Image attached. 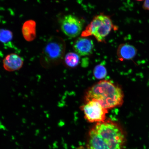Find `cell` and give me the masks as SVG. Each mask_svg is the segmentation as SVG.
<instances>
[{
  "mask_svg": "<svg viewBox=\"0 0 149 149\" xmlns=\"http://www.w3.org/2000/svg\"><path fill=\"white\" fill-rule=\"evenodd\" d=\"M126 135L120 124L111 120L97 123L89 130L87 149H124Z\"/></svg>",
  "mask_w": 149,
  "mask_h": 149,
  "instance_id": "cell-1",
  "label": "cell"
},
{
  "mask_svg": "<svg viewBox=\"0 0 149 149\" xmlns=\"http://www.w3.org/2000/svg\"><path fill=\"white\" fill-rule=\"evenodd\" d=\"M36 22L33 20H27L23 24L22 28V34L27 41H33L36 38Z\"/></svg>",
  "mask_w": 149,
  "mask_h": 149,
  "instance_id": "cell-10",
  "label": "cell"
},
{
  "mask_svg": "<svg viewBox=\"0 0 149 149\" xmlns=\"http://www.w3.org/2000/svg\"><path fill=\"white\" fill-rule=\"evenodd\" d=\"M136 1H144V0H136Z\"/></svg>",
  "mask_w": 149,
  "mask_h": 149,
  "instance_id": "cell-15",
  "label": "cell"
},
{
  "mask_svg": "<svg viewBox=\"0 0 149 149\" xmlns=\"http://www.w3.org/2000/svg\"><path fill=\"white\" fill-rule=\"evenodd\" d=\"M61 31L69 37H77L82 30L83 24L81 19L72 15H68L64 17L61 20Z\"/></svg>",
  "mask_w": 149,
  "mask_h": 149,
  "instance_id": "cell-6",
  "label": "cell"
},
{
  "mask_svg": "<svg viewBox=\"0 0 149 149\" xmlns=\"http://www.w3.org/2000/svg\"><path fill=\"white\" fill-rule=\"evenodd\" d=\"M80 58L77 54L70 52L67 54L64 59V63L67 66L74 68L79 64Z\"/></svg>",
  "mask_w": 149,
  "mask_h": 149,
  "instance_id": "cell-11",
  "label": "cell"
},
{
  "mask_svg": "<svg viewBox=\"0 0 149 149\" xmlns=\"http://www.w3.org/2000/svg\"><path fill=\"white\" fill-rule=\"evenodd\" d=\"M65 49L66 44L63 38L57 36L50 37L43 48L40 64L45 68L58 65L64 58Z\"/></svg>",
  "mask_w": 149,
  "mask_h": 149,
  "instance_id": "cell-3",
  "label": "cell"
},
{
  "mask_svg": "<svg viewBox=\"0 0 149 149\" xmlns=\"http://www.w3.org/2000/svg\"><path fill=\"white\" fill-rule=\"evenodd\" d=\"M124 93L121 87L111 81H100L86 93L85 102L95 100L108 109L120 107L124 102Z\"/></svg>",
  "mask_w": 149,
  "mask_h": 149,
  "instance_id": "cell-2",
  "label": "cell"
},
{
  "mask_svg": "<svg viewBox=\"0 0 149 149\" xmlns=\"http://www.w3.org/2000/svg\"><path fill=\"white\" fill-rule=\"evenodd\" d=\"M109 16L100 14L95 16L92 22L81 33V37L93 36L99 42H105L106 37L114 29Z\"/></svg>",
  "mask_w": 149,
  "mask_h": 149,
  "instance_id": "cell-4",
  "label": "cell"
},
{
  "mask_svg": "<svg viewBox=\"0 0 149 149\" xmlns=\"http://www.w3.org/2000/svg\"><path fill=\"white\" fill-rule=\"evenodd\" d=\"M85 118L91 123H99L105 121L108 109H105L97 102L90 100L86 102L81 107Z\"/></svg>",
  "mask_w": 149,
  "mask_h": 149,
  "instance_id": "cell-5",
  "label": "cell"
},
{
  "mask_svg": "<svg viewBox=\"0 0 149 149\" xmlns=\"http://www.w3.org/2000/svg\"><path fill=\"white\" fill-rule=\"evenodd\" d=\"M137 53L136 48L134 46L127 44L120 45L117 52V56L121 61L131 60L135 57Z\"/></svg>",
  "mask_w": 149,
  "mask_h": 149,
  "instance_id": "cell-9",
  "label": "cell"
},
{
  "mask_svg": "<svg viewBox=\"0 0 149 149\" xmlns=\"http://www.w3.org/2000/svg\"><path fill=\"white\" fill-rule=\"evenodd\" d=\"M94 74L95 77L96 79H103L107 75V70L103 65H98L94 68Z\"/></svg>",
  "mask_w": 149,
  "mask_h": 149,
  "instance_id": "cell-13",
  "label": "cell"
},
{
  "mask_svg": "<svg viewBox=\"0 0 149 149\" xmlns=\"http://www.w3.org/2000/svg\"><path fill=\"white\" fill-rule=\"evenodd\" d=\"M143 8L145 10L149 11V0H145L143 5Z\"/></svg>",
  "mask_w": 149,
  "mask_h": 149,
  "instance_id": "cell-14",
  "label": "cell"
},
{
  "mask_svg": "<svg viewBox=\"0 0 149 149\" xmlns=\"http://www.w3.org/2000/svg\"><path fill=\"white\" fill-rule=\"evenodd\" d=\"M13 38V33L9 30L0 29V42L5 45H7L12 41Z\"/></svg>",
  "mask_w": 149,
  "mask_h": 149,
  "instance_id": "cell-12",
  "label": "cell"
},
{
  "mask_svg": "<svg viewBox=\"0 0 149 149\" xmlns=\"http://www.w3.org/2000/svg\"><path fill=\"white\" fill-rule=\"evenodd\" d=\"M94 47V43L92 40L87 37H81L75 41L73 48L78 55L84 56L91 54Z\"/></svg>",
  "mask_w": 149,
  "mask_h": 149,
  "instance_id": "cell-8",
  "label": "cell"
},
{
  "mask_svg": "<svg viewBox=\"0 0 149 149\" xmlns=\"http://www.w3.org/2000/svg\"><path fill=\"white\" fill-rule=\"evenodd\" d=\"M24 59L15 53H11L6 56L3 61V67L7 72H12L19 70L23 66Z\"/></svg>",
  "mask_w": 149,
  "mask_h": 149,
  "instance_id": "cell-7",
  "label": "cell"
}]
</instances>
